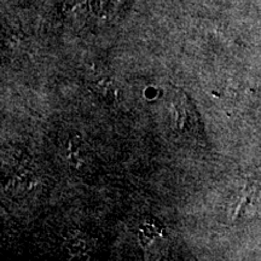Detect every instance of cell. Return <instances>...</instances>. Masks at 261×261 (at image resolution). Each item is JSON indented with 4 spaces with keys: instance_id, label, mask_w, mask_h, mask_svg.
Wrapping results in <instances>:
<instances>
[{
    "instance_id": "obj_1",
    "label": "cell",
    "mask_w": 261,
    "mask_h": 261,
    "mask_svg": "<svg viewBox=\"0 0 261 261\" xmlns=\"http://www.w3.org/2000/svg\"><path fill=\"white\" fill-rule=\"evenodd\" d=\"M94 91L104 100H115L117 96V91L114 87L113 81L109 79L97 81L96 86H94Z\"/></svg>"
}]
</instances>
